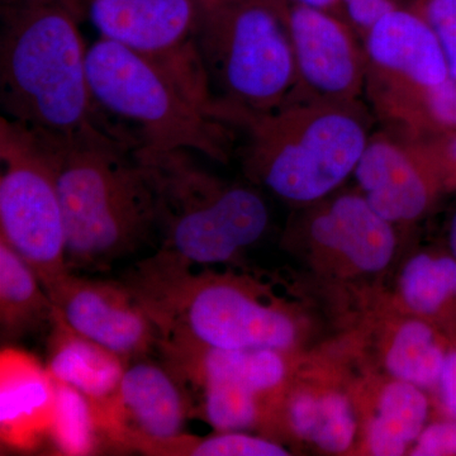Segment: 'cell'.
Instances as JSON below:
<instances>
[{"instance_id": "1", "label": "cell", "mask_w": 456, "mask_h": 456, "mask_svg": "<svg viewBox=\"0 0 456 456\" xmlns=\"http://www.w3.org/2000/svg\"><path fill=\"white\" fill-rule=\"evenodd\" d=\"M215 266L158 248L128 269L122 281L154 321L159 338L296 354L303 338L296 305L237 265Z\"/></svg>"}, {"instance_id": "2", "label": "cell", "mask_w": 456, "mask_h": 456, "mask_svg": "<svg viewBox=\"0 0 456 456\" xmlns=\"http://www.w3.org/2000/svg\"><path fill=\"white\" fill-rule=\"evenodd\" d=\"M74 0H0V89L4 117L73 140L114 134L95 110Z\"/></svg>"}, {"instance_id": "3", "label": "cell", "mask_w": 456, "mask_h": 456, "mask_svg": "<svg viewBox=\"0 0 456 456\" xmlns=\"http://www.w3.org/2000/svg\"><path fill=\"white\" fill-rule=\"evenodd\" d=\"M50 139L69 272H107L156 233L155 193L146 167L136 146L117 134Z\"/></svg>"}, {"instance_id": "4", "label": "cell", "mask_w": 456, "mask_h": 456, "mask_svg": "<svg viewBox=\"0 0 456 456\" xmlns=\"http://www.w3.org/2000/svg\"><path fill=\"white\" fill-rule=\"evenodd\" d=\"M360 104L292 102L273 112L232 114L224 122L245 131L248 178L305 208L353 175L371 134Z\"/></svg>"}, {"instance_id": "5", "label": "cell", "mask_w": 456, "mask_h": 456, "mask_svg": "<svg viewBox=\"0 0 456 456\" xmlns=\"http://www.w3.org/2000/svg\"><path fill=\"white\" fill-rule=\"evenodd\" d=\"M86 75L95 110L108 125L118 122L136 149L227 160L230 132L212 116L211 95L170 66L98 38L88 46Z\"/></svg>"}, {"instance_id": "6", "label": "cell", "mask_w": 456, "mask_h": 456, "mask_svg": "<svg viewBox=\"0 0 456 456\" xmlns=\"http://www.w3.org/2000/svg\"><path fill=\"white\" fill-rule=\"evenodd\" d=\"M196 45L221 122L273 112L292 99L297 71L284 0H202Z\"/></svg>"}, {"instance_id": "7", "label": "cell", "mask_w": 456, "mask_h": 456, "mask_svg": "<svg viewBox=\"0 0 456 456\" xmlns=\"http://www.w3.org/2000/svg\"><path fill=\"white\" fill-rule=\"evenodd\" d=\"M156 200L161 250L200 265H239L268 230V207L254 189L198 167L184 150L140 149Z\"/></svg>"}, {"instance_id": "8", "label": "cell", "mask_w": 456, "mask_h": 456, "mask_svg": "<svg viewBox=\"0 0 456 456\" xmlns=\"http://www.w3.org/2000/svg\"><path fill=\"white\" fill-rule=\"evenodd\" d=\"M0 239L35 270L46 292L69 274L65 224L50 136L2 117Z\"/></svg>"}, {"instance_id": "9", "label": "cell", "mask_w": 456, "mask_h": 456, "mask_svg": "<svg viewBox=\"0 0 456 456\" xmlns=\"http://www.w3.org/2000/svg\"><path fill=\"white\" fill-rule=\"evenodd\" d=\"M305 208L284 241L321 275L351 281L378 277L389 268L397 251L395 226L375 212L358 189Z\"/></svg>"}, {"instance_id": "10", "label": "cell", "mask_w": 456, "mask_h": 456, "mask_svg": "<svg viewBox=\"0 0 456 456\" xmlns=\"http://www.w3.org/2000/svg\"><path fill=\"white\" fill-rule=\"evenodd\" d=\"M99 38L122 45L208 90L196 37L202 0H74Z\"/></svg>"}, {"instance_id": "11", "label": "cell", "mask_w": 456, "mask_h": 456, "mask_svg": "<svg viewBox=\"0 0 456 456\" xmlns=\"http://www.w3.org/2000/svg\"><path fill=\"white\" fill-rule=\"evenodd\" d=\"M297 86L292 102L358 103L365 94L367 62L359 36L331 12L284 0Z\"/></svg>"}, {"instance_id": "12", "label": "cell", "mask_w": 456, "mask_h": 456, "mask_svg": "<svg viewBox=\"0 0 456 456\" xmlns=\"http://www.w3.org/2000/svg\"><path fill=\"white\" fill-rule=\"evenodd\" d=\"M97 416L110 445L145 455L184 434L191 419L182 384L163 360L149 355L128 362L118 391Z\"/></svg>"}, {"instance_id": "13", "label": "cell", "mask_w": 456, "mask_h": 456, "mask_svg": "<svg viewBox=\"0 0 456 456\" xmlns=\"http://www.w3.org/2000/svg\"><path fill=\"white\" fill-rule=\"evenodd\" d=\"M353 176L374 211L395 227L422 220L445 196L421 141L388 128L370 134Z\"/></svg>"}, {"instance_id": "14", "label": "cell", "mask_w": 456, "mask_h": 456, "mask_svg": "<svg viewBox=\"0 0 456 456\" xmlns=\"http://www.w3.org/2000/svg\"><path fill=\"white\" fill-rule=\"evenodd\" d=\"M47 293L75 331L127 362L150 355L158 347L154 321L122 281L69 273Z\"/></svg>"}, {"instance_id": "15", "label": "cell", "mask_w": 456, "mask_h": 456, "mask_svg": "<svg viewBox=\"0 0 456 456\" xmlns=\"http://www.w3.org/2000/svg\"><path fill=\"white\" fill-rule=\"evenodd\" d=\"M353 393L330 380H312L294 370L289 382L270 402L260 430L264 436L285 435L329 454H345L359 435Z\"/></svg>"}, {"instance_id": "16", "label": "cell", "mask_w": 456, "mask_h": 456, "mask_svg": "<svg viewBox=\"0 0 456 456\" xmlns=\"http://www.w3.org/2000/svg\"><path fill=\"white\" fill-rule=\"evenodd\" d=\"M362 42L367 62L365 90L434 86L452 77L439 40L410 4L380 18Z\"/></svg>"}, {"instance_id": "17", "label": "cell", "mask_w": 456, "mask_h": 456, "mask_svg": "<svg viewBox=\"0 0 456 456\" xmlns=\"http://www.w3.org/2000/svg\"><path fill=\"white\" fill-rule=\"evenodd\" d=\"M56 382L31 354L4 347L0 353V437L8 448L29 452L49 436Z\"/></svg>"}, {"instance_id": "18", "label": "cell", "mask_w": 456, "mask_h": 456, "mask_svg": "<svg viewBox=\"0 0 456 456\" xmlns=\"http://www.w3.org/2000/svg\"><path fill=\"white\" fill-rule=\"evenodd\" d=\"M377 326V347L387 377L436 392L454 342L422 318L387 312Z\"/></svg>"}, {"instance_id": "19", "label": "cell", "mask_w": 456, "mask_h": 456, "mask_svg": "<svg viewBox=\"0 0 456 456\" xmlns=\"http://www.w3.org/2000/svg\"><path fill=\"white\" fill-rule=\"evenodd\" d=\"M127 365L113 351L75 331L56 308L46 364L53 379L82 393L98 412L118 391Z\"/></svg>"}, {"instance_id": "20", "label": "cell", "mask_w": 456, "mask_h": 456, "mask_svg": "<svg viewBox=\"0 0 456 456\" xmlns=\"http://www.w3.org/2000/svg\"><path fill=\"white\" fill-rule=\"evenodd\" d=\"M392 308L439 327L456 344V259L448 248L419 251L404 263Z\"/></svg>"}, {"instance_id": "21", "label": "cell", "mask_w": 456, "mask_h": 456, "mask_svg": "<svg viewBox=\"0 0 456 456\" xmlns=\"http://www.w3.org/2000/svg\"><path fill=\"white\" fill-rule=\"evenodd\" d=\"M365 406V452L374 456H398L410 452L428 425L430 402L424 389L403 380L388 379L373 387Z\"/></svg>"}, {"instance_id": "22", "label": "cell", "mask_w": 456, "mask_h": 456, "mask_svg": "<svg viewBox=\"0 0 456 456\" xmlns=\"http://www.w3.org/2000/svg\"><path fill=\"white\" fill-rule=\"evenodd\" d=\"M365 95L388 130L412 139L456 131V77L416 88L367 89Z\"/></svg>"}, {"instance_id": "23", "label": "cell", "mask_w": 456, "mask_h": 456, "mask_svg": "<svg viewBox=\"0 0 456 456\" xmlns=\"http://www.w3.org/2000/svg\"><path fill=\"white\" fill-rule=\"evenodd\" d=\"M56 307L35 270L0 239V334L16 342L53 323Z\"/></svg>"}, {"instance_id": "24", "label": "cell", "mask_w": 456, "mask_h": 456, "mask_svg": "<svg viewBox=\"0 0 456 456\" xmlns=\"http://www.w3.org/2000/svg\"><path fill=\"white\" fill-rule=\"evenodd\" d=\"M56 382L55 407L49 436L64 455H92L106 440L94 407L77 389Z\"/></svg>"}, {"instance_id": "25", "label": "cell", "mask_w": 456, "mask_h": 456, "mask_svg": "<svg viewBox=\"0 0 456 456\" xmlns=\"http://www.w3.org/2000/svg\"><path fill=\"white\" fill-rule=\"evenodd\" d=\"M289 450L279 441L253 436L246 431H215L209 436L183 434L156 450L159 456H285Z\"/></svg>"}, {"instance_id": "26", "label": "cell", "mask_w": 456, "mask_h": 456, "mask_svg": "<svg viewBox=\"0 0 456 456\" xmlns=\"http://www.w3.org/2000/svg\"><path fill=\"white\" fill-rule=\"evenodd\" d=\"M439 40L450 74L456 77V0H410Z\"/></svg>"}, {"instance_id": "27", "label": "cell", "mask_w": 456, "mask_h": 456, "mask_svg": "<svg viewBox=\"0 0 456 456\" xmlns=\"http://www.w3.org/2000/svg\"><path fill=\"white\" fill-rule=\"evenodd\" d=\"M338 3L342 17L359 36L360 40L380 18L408 4L406 0H338Z\"/></svg>"}, {"instance_id": "28", "label": "cell", "mask_w": 456, "mask_h": 456, "mask_svg": "<svg viewBox=\"0 0 456 456\" xmlns=\"http://www.w3.org/2000/svg\"><path fill=\"white\" fill-rule=\"evenodd\" d=\"M410 455L456 456V419L441 415V419L428 422L410 449Z\"/></svg>"}, {"instance_id": "29", "label": "cell", "mask_w": 456, "mask_h": 456, "mask_svg": "<svg viewBox=\"0 0 456 456\" xmlns=\"http://www.w3.org/2000/svg\"><path fill=\"white\" fill-rule=\"evenodd\" d=\"M421 141L439 173L444 193H456V131Z\"/></svg>"}, {"instance_id": "30", "label": "cell", "mask_w": 456, "mask_h": 456, "mask_svg": "<svg viewBox=\"0 0 456 456\" xmlns=\"http://www.w3.org/2000/svg\"><path fill=\"white\" fill-rule=\"evenodd\" d=\"M436 393L441 415L456 419V344L446 356Z\"/></svg>"}, {"instance_id": "31", "label": "cell", "mask_w": 456, "mask_h": 456, "mask_svg": "<svg viewBox=\"0 0 456 456\" xmlns=\"http://www.w3.org/2000/svg\"><path fill=\"white\" fill-rule=\"evenodd\" d=\"M289 2L305 5V7L322 9V11L331 12V13H334L336 16L341 17L342 20H344L338 0H289Z\"/></svg>"}, {"instance_id": "32", "label": "cell", "mask_w": 456, "mask_h": 456, "mask_svg": "<svg viewBox=\"0 0 456 456\" xmlns=\"http://www.w3.org/2000/svg\"><path fill=\"white\" fill-rule=\"evenodd\" d=\"M448 248L456 259V209L450 218L448 227Z\"/></svg>"}]
</instances>
